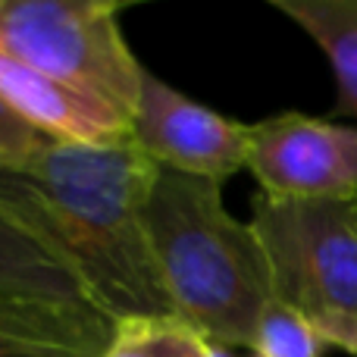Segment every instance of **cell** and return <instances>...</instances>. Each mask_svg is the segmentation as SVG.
<instances>
[{"mask_svg": "<svg viewBox=\"0 0 357 357\" xmlns=\"http://www.w3.org/2000/svg\"><path fill=\"white\" fill-rule=\"evenodd\" d=\"M100 357H210V342L182 317H132L113 326Z\"/></svg>", "mask_w": 357, "mask_h": 357, "instance_id": "obj_11", "label": "cell"}, {"mask_svg": "<svg viewBox=\"0 0 357 357\" xmlns=\"http://www.w3.org/2000/svg\"><path fill=\"white\" fill-rule=\"evenodd\" d=\"M157 169L132 132L104 144L44 142L0 167V207L75 273L113 323L176 317L144 232Z\"/></svg>", "mask_w": 357, "mask_h": 357, "instance_id": "obj_1", "label": "cell"}, {"mask_svg": "<svg viewBox=\"0 0 357 357\" xmlns=\"http://www.w3.org/2000/svg\"><path fill=\"white\" fill-rule=\"evenodd\" d=\"M248 169L279 201L357 197V126L276 113L248 126Z\"/></svg>", "mask_w": 357, "mask_h": 357, "instance_id": "obj_5", "label": "cell"}, {"mask_svg": "<svg viewBox=\"0 0 357 357\" xmlns=\"http://www.w3.org/2000/svg\"><path fill=\"white\" fill-rule=\"evenodd\" d=\"M251 226L270 260L273 295L329 348L357 357V197L279 201L257 191Z\"/></svg>", "mask_w": 357, "mask_h": 357, "instance_id": "obj_3", "label": "cell"}, {"mask_svg": "<svg viewBox=\"0 0 357 357\" xmlns=\"http://www.w3.org/2000/svg\"><path fill=\"white\" fill-rule=\"evenodd\" d=\"M326 342L298 310L273 298L254 333L251 357H326Z\"/></svg>", "mask_w": 357, "mask_h": 357, "instance_id": "obj_12", "label": "cell"}, {"mask_svg": "<svg viewBox=\"0 0 357 357\" xmlns=\"http://www.w3.org/2000/svg\"><path fill=\"white\" fill-rule=\"evenodd\" d=\"M326 54L335 75V113L357 119V0H270Z\"/></svg>", "mask_w": 357, "mask_h": 357, "instance_id": "obj_10", "label": "cell"}, {"mask_svg": "<svg viewBox=\"0 0 357 357\" xmlns=\"http://www.w3.org/2000/svg\"><path fill=\"white\" fill-rule=\"evenodd\" d=\"M132 138L160 169L226 182L248 169V126L210 110L144 69Z\"/></svg>", "mask_w": 357, "mask_h": 357, "instance_id": "obj_6", "label": "cell"}, {"mask_svg": "<svg viewBox=\"0 0 357 357\" xmlns=\"http://www.w3.org/2000/svg\"><path fill=\"white\" fill-rule=\"evenodd\" d=\"M0 50L135 116L144 69L107 0H0Z\"/></svg>", "mask_w": 357, "mask_h": 357, "instance_id": "obj_4", "label": "cell"}, {"mask_svg": "<svg viewBox=\"0 0 357 357\" xmlns=\"http://www.w3.org/2000/svg\"><path fill=\"white\" fill-rule=\"evenodd\" d=\"M144 232L176 317L213 345L251 351L273 301V273L251 222L222 204V185L157 169Z\"/></svg>", "mask_w": 357, "mask_h": 357, "instance_id": "obj_2", "label": "cell"}, {"mask_svg": "<svg viewBox=\"0 0 357 357\" xmlns=\"http://www.w3.org/2000/svg\"><path fill=\"white\" fill-rule=\"evenodd\" d=\"M113 326L100 310L0 304V357H100Z\"/></svg>", "mask_w": 357, "mask_h": 357, "instance_id": "obj_9", "label": "cell"}, {"mask_svg": "<svg viewBox=\"0 0 357 357\" xmlns=\"http://www.w3.org/2000/svg\"><path fill=\"white\" fill-rule=\"evenodd\" d=\"M0 100L47 142L104 144L132 132L129 116L0 50Z\"/></svg>", "mask_w": 357, "mask_h": 357, "instance_id": "obj_7", "label": "cell"}, {"mask_svg": "<svg viewBox=\"0 0 357 357\" xmlns=\"http://www.w3.org/2000/svg\"><path fill=\"white\" fill-rule=\"evenodd\" d=\"M44 142H47V138L38 135L25 119H19L16 113L0 100V167L29 157L31 151H38Z\"/></svg>", "mask_w": 357, "mask_h": 357, "instance_id": "obj_13", "label": "cell"}, {"mask_svg": "<svg viewBox=\"0 0 357 357\" xmlns=\"http://www.w3.org/2000/svg\"><path fill=\"white\" fill-rule=\"evenodd\" d=\"M210 357H245L238 348H226V345H213L210 342Z\"/></svg>", "mask_w": 357, "mask_h": 357, "instance_id": "obj_14", "label": "cell"}, {"mask_svg": "<svg viewBox=\"0 0 357 357\" xmlns=\"http://www.w3.org/2000/svg\"><path fill=\"white\" fill-rule=\"evenodd\" d=\"M0 304L98 310L75 273L3 207H0Z\"/></svg>", "mask_w": 357, "mask_h": 357, "instance_id": "obj_8", "label": "cell"}]
</instances>
